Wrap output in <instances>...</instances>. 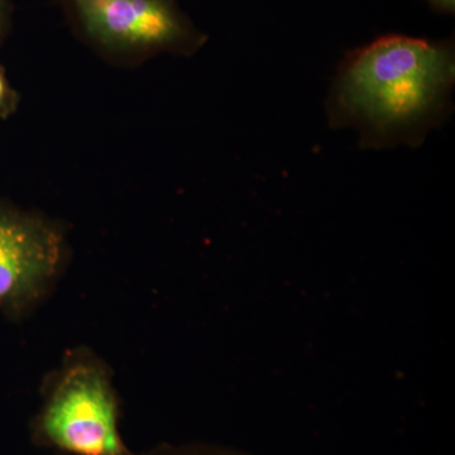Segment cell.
I'll use <instances>...</instances> for the list:
<instances>
[{
    "mask_svg": "<svg viewBox=\"0 0 455 455\" xmlns=\"http://www.w3.org/2000/svg\"><path fill=\"white\" fill-rule=\"evenodd\" d=\"M17 95L5 79L4 71L0 68V116H8L16 109Z\"/></svg>",
    "mask_w": 455,
    "mask_h": 455,
    "instance_id": "obj_6",
    "label": "cell"
},
{
    "mask_svg": "<svg viewBox=\"0 0 455 455\" xmlns=\"http://www.w3.org/2000/svg\"><path fill=\"white\" fill-rule=\"evenodd\" d=\"M431 8L445 14H454L455 0H425Z\"/></svg>",
    "mask_w": 455,
    "mask_h": 455,
    "instance_id": "obj_8",
    "label": "cell"
},
{
    "mask_svg": "<svg viewBox=\"0 0 455 455\" xmlns=\"http://www.w3.org/2000/svg\"><path fill=\"white\" fill-rule=\"evenodd\" d=\"M142 455H251L239 449L212 444V443H188V444H161Z\"/></svg>",
    "mask_w": 455,
    "mask_h": 455,
    "instance_id": "obj_5",
    "label": "cell"
},
{
    "mask_svg": "<svg viewBox=\"0 0 455 455\" xmlns=\"http://www.w3.org/2000/svg\"><path fill=\"white\" fill-rule=\"evenodd\" d=\"M84 37L116 56L191 55L208 37L178 0H61Z\"/></svg>",
    "mask_w": 455,
    "mask_h": 455,
    "instance_id": "obj_3",
    "label": "cell"
},
{
    "mask_svg": "<svg viewBox=\"0 0 455 455\" xmlns=\"http://www.w3.org/2000/svg\"><path fill=\"white\" fill-rule=\"evenodd\" d=\"M9 20H11V3L9 0H0V41L8 31Z\"/></svg>",
    "mask_w": 455,
    "mask_h": 455,
    "instance_id": "obj_7",
    "label": "cell"
},
{
    "mask_svg": "<svg viewBox=\"0 0 455 455\" xmlns=\"http://www.w3.org/2000/svg\"><path fill=\"white\" fill-rule=\"evenodd\" d=\"M454 42L387 35L344 59L329 94V124L355 128L362 148L419 146L447 121Z\"/></svg>",
    "mask_w": 455,
    "mask_h": 455,
    "instance_id": "obj_1",
    "label": "cell"
},
{
    "mask_svg": "<svg viewBox=\"0 0 455 455\" xmlns=\"http://www.w3.org/2000/svg\"><path fill=\"white\" fill-rule=\"evenodd\" d=\"M61 228L0 202V315L22 322L55 291L64 274Z\"/></svg>",
    "mask_w": 455,
    "mask_h": 455,
    "instance_id": "obj_4",
    "label": "cell"
},
{
    "mask_svg": "<svg viewBox=\"0 0 455 455\" xmlns=\"http://www.w3.org/2000/svg\"><path fill=\"white\" fill-rule=\"evenodd\" d=\"M109 364L86 346L66 350L44 374L32 442L71 455H136L119 431L121 398Z\"/></svg>",
    "mask_w": 455,
    "mask_h": 455,
    "instance_id": "obj_2",
    "label": "cell"
}]
</instances>
